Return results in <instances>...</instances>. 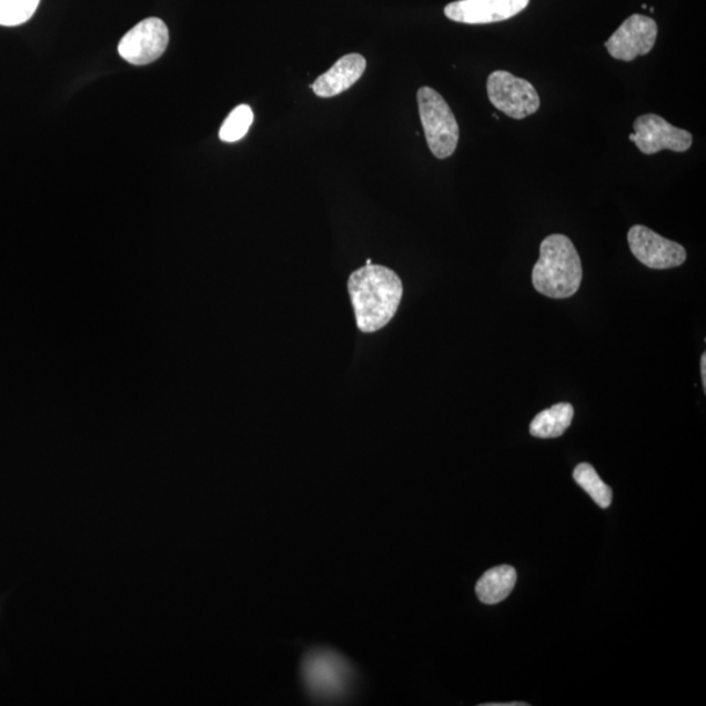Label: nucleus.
Masks as SVG:
<instances>
[{
  "mask_svg": "<svg viewBox=\"0 0 706 706\" xmlns=\"http://www.w3.org/2000/svg\"><path fill=\"white\" fill-rule=\"evenodd\" d=\"M349 292L357 327L371 334L384 329L394 319L403 296V285L393 270L366 264L352 272Z\"/></svg>",
  "mask_w": 706,
  "mask_h": 706,
  "instance_id": "f257e3e1",
  "label": "nucleus"
},
{
  "mask_svg": "<svg viewBox=\"0 0 706 706\" xmlns=\"http://www.w3.org/2000/svg\"><path fill=\"white\" fill-rule=\"evenodd\" d=\"M583 282V263L576 246L564 234H551L541 244L539 261L533 269V285L551 299H568Z\"/></svg>",
  "mask_w": 706,
  "mask_h": 706,
  "instance_id": "f03ea898",
  "label": "nucleus"
},
{
  "mask_svg": "<svg viewBox=\"0 0 706 706\" xmlns=\"http://www.w3.org/2000/svg\"><path fill=\"white\" fill-rule=\"evenodd\" d=\"M417 105L430 150L437 159L451 158L460 141L458 122L451 107L430 87L417 91Z\"/></svg>",
  "mask_w": 706,
  "mask_h": 706,
  "instance_id": "7ed1b4c3",
  "label": "nucleus"
},
{
  "mask_svg": "<svg viewBox=\"0 0 706 706\" xmlns=\"http://www.w3.org/2000/svg\"><path fill=\"white\" fill-rule=\"evenodd\" d=\"M303 679L309 693L319 700H336L350 686L352 668L335 652L314 650L303 662Z\"/></svg>",
  "mask_w": 706,
  "mask_h": 706,
  "instance_id": "20e7f679",
  "label": "nucleus"
},
{
  "mask_svg": "<svg viewBox=\"0 0 706 706\" xmlns=\"http://www.w3.org/2000/svg\"><path fill=\"white\" fill-rule=\"evenodd\" d=\"M491 104L513 120L538 112L541 99L534 85L513 73L498 70L492 72L487 82Z\"/></svg>",
  "mask_w": 706,
  "mask_h": 706,
  "instance_id": "39448f33",
  "label": "nucleus"
},
{
  "mask_svg": "<svg viewBox=\"0 0 706 706\" xmlns=\"http://www.w3.org/2000/svg\"><path fill=\"white\" fill-rule=\"evenodd\" d=\"M635 132L629 135L644 154L658 153L662 150L686 152L693 147L694 137L689 131L673 127L657 114L639 115L634 123Z\"/></svg>",
  "mask_w": 706,
  "mask_h": 706,
  "instance_id": "423d86ee",
  "label": "nucleus"
},
{
  "mask_svg": "<svg viewBox=\"0 0 706 706\" xmlns=\"http://www.w3.org/2000/svg\"><path fill=\"white\" fill-rule=\"evenodd\" d=\"M169 43V31L164 21L149 18L137 24L118 46V53L124 61L135 64H150L165 53Z\"/></svg>",
  "mask_w": 706,
  "mask_h": 706,
  "instance_id": "0eeeda50",
  "label": "nucleus"
},
{
  "mask_svg": "<svg viewBox=\"0 0 706 706\" xmlns=\"http://www.w3.org/2000/svg\"><path fill=\"white\" fill-rule=\"evenodd\" d=\"M628 244L636 259L649 269L679 268L687 260L686 249L678 242L662 238L644 225L631 228Z\"/></svg>",
  "mask_w": 706,
  "mask_h": 706,
  "instance_id": "6e6552de",
  "label": "nucleus"
},
{
  "mask_svg": "<svg viewBox=\"0 0 706 706\" xmlns=\"http://www.w3.org/2000/svg\"><path fill=\"white\" fill-rule=\"evenodd\" d=\"M658 26L649 17L632 14L631 18L617 28L609 37L606 48L617 61L632 62L636 58L649 54L656 46Z\"/></svg>",
  "mask_w": 706,
  "mask_h": 706,
  "instance_id": "1a4fd4ad",
  "label": "nucleus"
},
{
  "mask_svg": "<svg viewBox=\"0 0 706 706\" xmlns=\"http://www.w3.org/2000/svg\"><path fill=\"white\" fill-rule=\"evenodd\" d=\"M530 0H458L445 7L447 19L462 24H492L524 11Z\"/></svg>",
  "mask_w": 706,
  "mask_h": 706,
  "instance_id": "9d476101",
  "label": "nucleus"
},
{
  "mask_svg": "<svg viewBox=\"0 0 706 706\" xmlns=\"http://www.w3.org/2000/svg\"><path fill=\"white\" fill-rule=\"evenodd\" d=\"M365 69L366 61L363 56H344L333 68L315 80L312 90L319 98H334L357 83L359 79L364 75Z\"/></svg>",
  "mask_w": 706,
  "mask_h": 706,
  "instance_id": "9b49d317",
  "label": "nucleus"
},
{
  "mask_svg": "<svg viewBox=\"0 0 706 706\" xmlns=\"http://www.w3.org/2000/svg\"><path fill=\"white\" fill-rule=\"evenodd\" d=\"M517 583V572L511 565H498L477 581L476 595L484 605H497L510 597Z\"/></svg>",
  "mask_w": 706,
  "mask_h": 706,
  "instance_id": "f8f14e48",
  "label": "nucleus"
},
{
  "mask_svg": "<svg viewBox=\"0 0 706 706\" xmlns=\"http://www.w3.org/2000/svg\"><path fill=\"white\" fill-rule=\"evenodd\" d=\"M575 410L569 403H557L539 412L530 424V433L536 438H557L569 428Z\"/></svg>",
  "mask_w": 706,
  "mask_h": 706,
  "instance_id": "ddd939ff",
  "label": "nucleus"
},
{
  "mask_svg": "<svg viewBox=\"0 0 706 706\" xmlns=\"http://www.w3.org/2000/svg\"><path fill=\"white\" fill-rule=\"evenodd\" d=\"M573 480L602 510H607L613 502V491L603 482L595 468L588 463H579L573 471Z\"/></svg>",
  "mask_w": 706,
  "mask_h": 706,
  "instance_id": "4468645a",
  "label": "nucleus"
},
{
  "mask_svg": "<svg viewBox=\"0 0 706 706\" xmlns=\"http://www.w3.org/2000/svg\"><path fill=\"white\" fill-rule=\"evenodd\" d=\"M254 121L252 108L249 105H240L232 110L226 117L219 137L225 143H234L241 141L248 134L250 127Z\"/></svg>",
  "mask_w": 706,
  "mask_h": 706,
  "instance_id": "2eb2a0df",
  "label": "nucleus"
},
{
  "mask_svg": "<svg viewBox=\"0 0 706 706\" xmlns=\"http://www.w3.org/2000/svg\"><path fill=\"white\" fill-rule=\"evenodd\" d=\"M39 4L40 0H0V26L18 27L27 23Z\"/></svg>",
  "mask_w": 706,
  "mask_h": 706,
  "instance_id": "dca6fc26",
  "label": "nucleus"
},
{
  "mask_svg": "<svg viewBox=\"0 0 706 706\" xmlns=\"http://www.w3.org/2000/svg\"><path fill=\"white\" fill-rule=\"evenodd\" d=\"M702 379H703L704 390H706V355L705 353L702 356Z\"/></svg>",
  "mask_w": 706,
  "mask_h": 706,
  "instance_id": "f3484780",
  "label": "nucleus"
},
{
  "mask_svg": "<svg viewBox=\"0 0 706 706\" xmlns=\"http://www.w3.org/2000/svg\"><path fill=\"white\" fill-rule=\"evenodd\" d=\"M487 706H526V703H510V704H485Z\"/></svg>",
  "mask_w": 706,
  "mask_h": 706,
  "instance_id": "a211bd4d",
  "label": "nucleus"
}]
</instances>
